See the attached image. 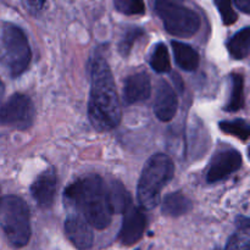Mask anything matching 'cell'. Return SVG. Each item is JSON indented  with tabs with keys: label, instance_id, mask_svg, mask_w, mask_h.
<instances>
[{
	"label": "cell",
	"instance_id": "ba28073f",
	"mask_svg": "<svg viewBox=\"0 0 250 250\" xmlns=\"http://www.w3.org/2000/svg\"><path fill=\"white\" fill-rule=\"evenodd\" d=\"M242 164H243V159L239 151L234 149H226V150L220 151L210 161L207 181L209 183L219 182L231 173L238 171L242 167Z\"/></svg>",
	"mask_w": 250,
	"mask_h": 250
},
{
	"label": "cell",
	"instance_id": "52a82bcc",
	"mask_svg": "<svg viewBox=\"0 0 250 250\" xmlns=\"http://www.w3.org/2000/svg\"><path fill=\"white\" fill-rule=\"evenodd\" d=\"M34 106L27 95H11L0 107V125L11 126L19 129L29 128L34 120Z\"/></svg>",
	"mask_w": 250,
	"mask_h": 250
},
{
	"label": "cell",
	"instance_id": "ac0fdd59",
	"mask_svg": "<svg viewBox=\"0 0 250 250\" xmlns=\"http://www.w3.org/2000/svg\"><path fill=\"white\" fill-rule=\"evenodd\" d=\"M227 49L229 53L237 60L246 59L249 55L250 50V28L241 29L237 32L229 42H227Z\"/></svg>",
	"mask_w": 250,
	"mask_h": 250
},
{
	"label": "cell",
	"instance_id": "4316f807",
	"mask_svg": "<svg viewBox=\"0 0 250 250\" xmlns=\"http://www.w3.org/2000/svg\"><path fill=\"white\" fill-rule=\"evenodd\" d=\"M4 92H5V87H4V83L2 81L0 80V102H1L2 97H4Z\"/></svg>",
	"mask_w": 250,
	"mask_h": 250
},
{
	"label": "cell",
	"instance_id": "9c48e42d",
	"mask_svg": "<svg viewBox=\"0 0 250 250\" xmlns=\"http://www.w3.org/2000/svg\"><path fill=\"white\" fill-rule=\"evenodd\" d=\"M146 225V219L143 210L131 204L124 212L119 241L125 246H133L143 237Z\"/></svg>",
	"mask_w": 250,
	"mask_h": 250
},
{
	"label": "cell",
	"instance_id": "5b68a950",
	"mask_svg": "<svg viewBox=\"0 0 250 250\" xmlns=\"http://www.w3.org/2000/svg\"><path fill=\"white\" fill-rule=\"evenodd\" d=\"M2 60L12 77H19L31 62L32 53L28 39L20 27L7 23L2 29Z\"/></svg>",
	"mask_w": 250,
	"mask_h": 250
},
{
	"label": "cell",
	"instance_id": "cb8c5ba5",
	"mask_svg": "<svg viewBox=\"0 0 250 250\" xmlns=\"http://www.w3.org/2000/svg\"><path fill=\"white\" fill-rule=\"evenodd\" d=\"M216 6L226 26L233 24L237 21V14L232 7L231 0H216Z\"/></svg>",
	"mask_w": 250,
	"mask_h": 250
},
{
	"label": "cell",
	"instance_id": "d4e9b609",
	"mask_svg": "<svg viewBox=\"0 0 250 250\" xmlns=\"http://www.w3.org/2000/svg\"><path fill=\"white\" fill-rule=\"evenodd\" d=\"M46 0H22L24 9L32 15H37L42 11Z\"/></svg>",
	"mask_w": 250,
	"mask_h": 250
},
{
	"label": "cell",
	"instance_id": "f1b7e54d",
	"mask_svg": "<svg viewBox=\"0 0 250 250\" xmlns=\"http://www.w3.org/2000/svg\"><path fill=\"white\" fill-rule=\"evenodd\" d=\"M215 250H222V249H220V248H217V249H215Z\"/></svg>",
	"mask_w": 250,
	"mask_h": 250
},
{
	"label": "cell",
	"instance_id": "9a60e30c",
	"mask_svg": "<svg viewBox=\"0 0 250 250\" xmlns=\"http://www.w3.org/2000/svg\"><path fill=\"white\" fill-rule=\"evenodd\" d=\"M192 209V202L183 193L175 192L166 195L163 200L161 211L166 216H182Z\"/></svg>",
	"mask_w": 250,
	"mask_h": 250
},
{
	"label": "cell",
	"instance_id": "83f0119b",
	"mask_svg": "<svg viewBox=\"0 0 250 250\" xmlns=\"http://www.w3.org/2000/svg\"><path fill=\"white\" fill-rule=\"evenodd\" d=\"M165 1H171V2H173V1H183V0H165Z\"/></svg>",
	"mask_w": 250,
	"mask_h": 250
},
{
	"label": "cell",
	"instance_id": "44dd1931",
	"mask_svg": "<svg viewBox=\"0 0 250 250\" xmlns=\"http://www.w3.org/2000/svg\"><path fill=\"white\" fill-rule=\"evenodd\" d=\"M222 132L237 137L241 141H247L250 136V127L244 120H233V121H222L219 124Z\"/></svg>",
	"mask_w": 250,
	"mask_h": 250
},
{
	"label": "cell",
	"instance_id": "7c38bea8",
	"mask_svg": "<svg viewBox=\"0 0 250 250\" xmlns=\"http://www.w3.org/2000/svg\"><path fill=\"white\" fill-rule=\"evenodd\" d=\"M56 193V175L48 170L39 175L31 186V194L39 208L49 209L53 205Z\"/></svg>",
	"mask_w": 250,
	"mask_h": 250
},
{
	"label": "cell",
	"instance_id": "7402d4cb",
	"mask_svg": "<svg viewBox=\"0 0 250 250\" xmlns=\"http://www.w3.org/2000/svg\"><path fill=\"white\" fill-rule=\"evenodd\" d=\"M117 11L124 15H143L146 12V4L143 0H114Z\"/></svg>",
	"mask_w": 250,
	"mask_h": 250
},
{
	"label": "cell",
	"instance_id": "f546056e",
	"mask_svg": "<svg viewBox=\"0 0 250 250\" xmlns=\"http://www.w3.org/2000/svg\"><path fill=\"white\" fill-rule=\"evenodd\" d=\"M136 250H141V249H136Z\"/></svg>",
	"mask_w": 250,
	"mask_h": 250
},
{
	"label": "cell",
	"instance_id": "e0dca14e",
	"mask_svg": "<svg viewBox=\"0 0 250 250\" xmlns=\"http://www.w3.org/2000/svg\"><path fill=\"white\" fill-rule=\"evenodd\" d=\"M236 233L229 237L225 250H249L250 248V222L249 219L241 216L237 219Z\"/></svg>",
	"mask_w": 250,
	"mask_h": 250
},
{
	"label": "cell",
	"instance_id": "d6986e66",
	"mask_svg": "<svg viewBox=\"0 0 250 250\" xmlns=\"http://www.w3.org/2000/svg\"><path fill=\"white\" fill-rule=\"evenodd\" d=\"M244 106V78L239 73L232 75V90L229 103L226 105L227 111H238Z\"/></svg>",
	"mask_w": 250,
	"mask_h": 250
},
{
	"label": "cell",
	"instance_id": "30bf717a",
	"mask_svg": "<svg viewBox=\"0 0 250 250\" xmlns=\"http://www.w3.org/2000/svg\"><path fill=\"white\" fill-rule=\"evenodd\" d=\"M178 109V98L170 83L161 81L158 85L154 103V112L163 122H168L175 117Z\"/></svg>",
	"mask_w": 250,
	"mask_h": 250
},
{
	"label": "cell",
	"instance_id": "484cf974",
	"mask_svg": "<svg viewBox=\"0 0 250 250\" xmlns=\"http://www.w3.org/2000/svg\"><path fill=\"white\" fill-rule=\"evenodd\" d=\"M234 4L237 5L241 11H243L244 14H249L250 12V0H233Z\"/></svg>",
	"mask_w": 250,
	"mask_h": 250
},
{
	"label": "cell",
	"instance_id": "8992f818",
	"mask_svg": "<svg viewBox=\"0 0 250 250\" xmlns=\"http://www.w3.org/2000/svg\"><path fill=\"white\" fill-rule=\"evenodd\" d=\"M155 10L163 21L165 29L172 36L188 38L194 36L199 31V16L188 7L176 2L158 0L155 4Z\"/></svg>",
	"mask_w": 250,
	"mask_h": 250
},
{
	"label": "cell",
	"instance_id": "6da1fadb",
	"mask_svg": "<svg viewBox=\"0 0 250 250\" xmlns=\"http://www.w3.org/2000/svg\"><path fill=\"white\" fill-rule=\"evenodd\" d=\"M88 116L98 132L111 131L121 121V103L114 77L103 58H97L92 63Z\"/></svg>",
	"mask_w": 250,
	"mask_h": 250
},
{
	"label": "cell",
	"instance_id": "2e32d148",
	"mask_svg": "<svg viewBox=\"0 0 250 250\" xmlns=\"http://www.w3.org/2000/svg\"><path fill=\"white\" fill-rule=\"evenodd\" d=\"M107 194L112 214H124L125 210L132 204L131 197L120 181H112L107 187Z\"/></svg>",
	"mask_w": 250,
	"mask_h": 250
},
{
	"label": "cell",
	"instance_id": "ffe728a7",
	"mask_svg": "<svg viewBox=\"0 0 250 250\" xmlns=\"http://www.w3.org/2000/svg\"><path fill=\"white\" fill-rule=\"evenodd\" d=\"M150 66L158 73H166L171 70L170 54H168V49L165 44H156L153 54H151Z\"/></svg>",
	"mask_w": 250,
	"mask_h": 250
},
{
	"label": "cell",
	"instance_id": "4fadbf2b",
	"mask_svg": "<svg viewBox=\"0 0 250 250\" xmlns=\"http://www.w3.org/2000/svg\"><path fill=\"white\" fill-rule=\"evenodd\" d=\"M151 94L150 77L146 72H137L125 81L124 100L127 105L149 99Z\"/></svg>",
	"mask_w": 250,
	"mask_h": 250
},
{
	"label": "cell",
	"instance_id": "7a4b0ae2",
	"mask_svg": "<svg viewBox=\"0 0 250 250\" xmlns=\"http://www.w3.org/2000/svg\"><path fill=\"white\" fill-rule=\"evenodd\" d=\"M63 195L66 203L75 208L89 226L104 229L111 222L107 187L100 176L89 175L77 180L66 188Z\"/></svg>",
	"mask_w": 250,
	"mask_h": 250
},
{
	"label": "cell",
	"instance_id": "8fae6325",
	"mask_svg": "<svg viewBox=\"0 0 250 250\" xmlns=\"http://www.w3.org/2000/svg\"><path fill=\"white\" fill-rule=\"evenodd\" d=\"M65 233L71 243L80 250H87L93 244V232L89 224L77 214L68 215L65 221Z\"/></svg>",
	"mask_w": 250,
	"mask_h": 250
},
{
	"label": "cell",
	"instance_id": "277c9868",
	"mask_svg": "<svg viewBox=\"0 0 250 250\" xmlns=\"http://www.w3.org/2000/svg\"><path fill=\"white\" fill-rule=\"evenodd\" d=\"M0 226L10 244L24 247L31 238L29 209L22 198L7 195L0 198Z\"/></svg>",
	"mask_w": 250,
	"mask_h": 250
},
{
	"label": "cell",
	"instance_id": "603a6c76",
	"mask_svg": "<svg viewBox=\"0 0 250 250\" xmlns=\"http://www.w3.org/2000/svg\"><path fill=\"white\" fill-rule=\"evenodd\" d=\"M143 36V31L141 28H131L129 31L126 32V34L124 36L122 41L120 42L119 45V51L124 58L129 55L132 48H133L134 43L137 42V39L141 38Z\"/></svg>",
	"mask_w": 250,
	"mask_h": 250
},
{
	"label": "cell",
	"instance_id": "5bb4252c",
	"mask_svg": "<svg viewBox=\"0 0 250 250\" xmlns=\"http://www.w3.org/2000/svg\"><path fill=\"white\" fill-rule=\"evenodd\" d=\"M171 45H172L173 55H175L178 67L188 72L197 70L199 66V54L194 48L177 41H173Z\"/></svg>",
	"mask_w": 250,
	"mask_h": 250
},
{
	"label": "cell",
	"instance_id": "3957f363",
	"mask_svg": "<svg viewBox=\"0 0 250 250\" xmlns=\"http://www.w3.org/2000/svg\"><path fill=\"white\" fill-rule=\"evenodd\" d=\"M175 166L165 154H155L144 165L137 188V198L142 209L151 210L160 202L161 190L173 177Z\"/></svg>",
	"mask_w": 250,
	"mask_h": 250
}]
</instances>
